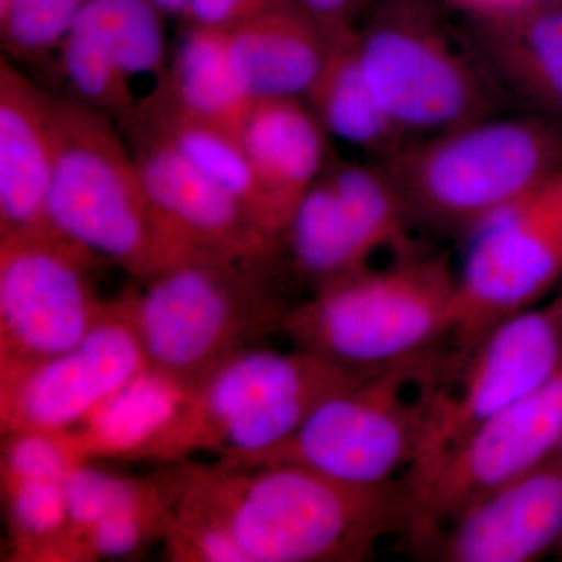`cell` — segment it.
<instances>
[{"mask_svg": "<svg viewBox=\"0 0 562 562\" xmlns=\"http://www.w3.org/2000/svg\"><path fill=\"white\" fill-rule=\"evenodd\" d=\"M171 465L180 494L224 525L247 562H360L406 535L402 480L355 486L295 464Z\"/></svg>", "mask_w": 562, "mask_h": 562, "instance_id": "cell-1", "label": "cell"}, {"mask_svg": "<svg viewBox=\"0 0 562 562\" xmlns=\"http://www.w3.org/2000/svg\"><path fill=\"white\" fill-rule=\"evenodd\" d=\"M271 260L192 258L140 281L116 299L147 366L195 391L244 351L261 347L291 305Z\"/></svg>", "mask_w": 562, "mask_h": 562, "instance_id": "cell-2", "label": "cell"}, {"mask_svg": "<svg viewBox=\"0 0 562 562\" xmlns=\"http://www.w3.org/2000/svg\"><path fill=\"white\" fill-rule=\"evenodd\" d=\"M454 290L446 255L409 250L314 288L292 303L281 335L350 371H379L449 339Z\"/></svg>", "mask_w": 562, "mask_h": 562, "instance_id": "cell-3", "label": "cell"}, {"mask_svg": "<svg viewBox=\"0 0 562 562\" xmlns=\"http://www.w3.org/2000/svg\"><path fill=\"white\" fill-rule=\"evenodd\" d=\"M52 127L50 231L138 281L180 262L110 116L52 94Z\"/></svg>", "mask_w": 562, "mask_h": 562, "instance_id": "cell-4", "label": "cell"}, {"mask_svg": "<svg viewBox=\"0 0 562 562\" xmlns=\"http://www.w3.org/2000/svg\"><path fill=\"white\" fill-rule=\"evenodd\" d=\"M382 162L414 221L465 235L562 171V120L494 113L408 140Z\"/></svg>", "mask_w": 562, "mask_h": 562, "instance_id": "cell-5", "label": "cell"}, {"mask_svg": "<svg viewBox=\"0 0 562 562\" xmlns=\"http://www.w3.org/2000/svg\"><path fill=\"white\" fill-rule=\"evenodd\" d=\"M366 373L301 349L255 347L191 392L144 460L172 464L201 452L224 462L257 457L286 441L325 398Z\"/></svg>", "mask_w": 562, "mask_h": 562, "instance_id": "cell-6", "label": "cell"}, {"mask_svg": "<svg viewBox=\"0 0 562 562\" xmlns=\"http://www.w3.org/2000/svg\"><path fill=\"white\" fill-rule=\"evenodd\" d=\"M446 349L447 341L366 373L325 398L286 441L225 464L302 465L355 486L401 482L419 452Z\"/></svg>", "mask_w": 562, "mask_h": 562, "instance_id": "cell-7", "label": "cell"}, {"mask_svg": "<svg viewBox=\"0 0 562 562\" xmlns=\"http://www.w3.org/2000/svg\"><path fill=\"white\" fill-rule=\"evenodd\" d=\"M357 43L372 91L408 140L497 109L501 90L471 40H458L431 0H383Z\"/></svg>", "mask_w": 562, "mask_h": 562, "instance_id": "cell-8", "label": "cell"}, {"mask_svg": "<svg viewBox=\"0 0 562 562\" xmlns=\"http://www.w3.org/2000/svg\"><path fill=\"white\" fill-rule=\"evenodd\" d=\"M449 342L468 349L562 280V171L465 233Z\"/></svg>", "mask_w": 562, "mask_h": 562, "instance_id": "cell-9", "label": "cell"}, {"mask_svg": "<svg viewBox=\"0 0 562 562\" xmlns=\"http://www.w3.org/2000/svg\"><path fill=\"white\" fill-rule=\"evenodd\" d=\"M561 360L562 312L554 301L514 314L468 349L447 344L419 452L405 479L430 468L546 382Z\"/></svg>", "mask_w": 562, "mask_h": 562, "instance_id": "cell-10", "label": "cell"}, {"mask_svg": "<svg viewBox=\"0 0 562 562\" xmlns=\"http://www.w3.org/2000/svg\"><path fill=\"white\" fill-rule=\"evenodd\" d=\"M101 261L54 232L0 235V384L72 349L113 310L91 280Z\"/></svg>", "mask_w": 562, "mask_h": 562, "instance_id": "cell-11", "label": "cell"}, {"mask_svg": "<svg viewBox=\"0 0 562 562\" xmlns=\"http://www.w3.org/2000/svg\"><path fill=\"white\" fill-rule=\"evenodd\" d=\"M562 439V360L557 371L487 420L457 449L409 479L406 536L424 547L461 513L558 452Z\"/></svg>", "mask_w": 562, "mask_h": 562, "instance_id": "cell-12", "label": "cell"}, {"mask_svg": "<svg viewBox=\"0 0 562 562\" xmlns=\"http://www.w3.org/2000/svg\"><path fill=\"white\" fill-rule=\"evenodd\" d=\"M117 127L127 139L144 190L180 262L192 258L265 260L269 241L231 194L199 172L176 147L131 117Z\"/></svg>", "mask_w": 562, "mask_h": 562, "instance_id": "cell-13", "label": "cell"}, {"mask_svg": "<svg viewBox=\"0 0 562 562\" xmlns=\"http://www.w3.org/2000/svg\"><path fill=\"white\" fill-rule=\"evenodd\" d=\"M146 366L138 336L113 299L109 316L72 349L0 384L2 436L72 430Z\"/></svg>", "mask_w": 562, "mask_h": 562, "instance_id": "cell-14", "label": "cell"}, {"mask_svg": "<svg viewBox=\"0 0 562 562\" xmlns=\"http://www.w3.org/2000/svg\"><path fill=\"white\" fill-rule=\"evenodd\" d=\"M161 14L150 0H88L58 49L72 98L106 116L131 113L132 81L168 70Z\"/></svg>", "mask_w": 562, "mask_h": 562, "instance_id": "cell-15", "label": "cell"}, {"mask_svg": "<svg viewBox=\"0 0 562 562\" xmlns=\"http://www.w3.org/2000/svg\"><path fill=\"white\" fill-rule=\"evenodd\" d=\"M562 542V453L492 491L420 553L442 562H531Z\"/></svg>", "mask_w": 562, "mask_h": 562, "instance_id": "cell-16", "label": "cell"}, {"mask_svg": "<svg viewBox=\"0 0 562 562\" xmlns=\"http://www.w3.org/2000/svg\"><path fill=\"white\" fill-rule=\"evenodd\" d=\"M54 127L52 94L0 57V235L52 232L47 222Z\"/></svg>", "mask_w": 562, "mask_h": 562, "instance_id": "cell-17", "label": "cell"}, {"mask_svg": "<svg viewBox=\"0 0 562 562\" xmlns=\"http://www.w3.org/2000/svg\"><path fill=\"white\" fill-rule=\"evenodd\" d=\"M280 243L299 203L328 168V135L303 99H257L239 131Z\"/></svg>", "mask_w": 562, "mask_h": 562, "instance_id": "cell-18", "label": "cell"}, {"mask_svg": "<svg viewBox=\"0 0 562 562\" xmlns=\"http://www.w3.org/2000/svg\"><path fill=\"white\" fill-rule=\"evenodd\" d=\"M472 25L473 49L498 90L508 91L531 113L562 120L560 0H539Z\"/></svg>", "mask_w": 562, "mask_h": 562, "instance_id": "cell-19", "label": "cell"}, {"mask_svg": "<svg viewBox=\"0 0 562 562\" xmlns=\"http://www.w3.org/2000/svg\"><path fill=\"white\" fill-rule=\"evenodd\" d=\"M335 35L292 0H277L228 31V44L244 88L254 101L305 99Z\"/></svg>", "mask_w": 562, "mask_h": 562, "instance_id": "cell-20", "label": "cell"}, {"mask_svg": "<svg viewBox=\"0 0 562 562\" xmlns=\"http://www.w3.org/2000/svg\"><path fill=\"white\" fill-rule=\"evenodd\" d=\"M124 117L168 140L199 172L231 194L258 231L279 247L271 233L265 191L238 135L181 110L158 81Z\"/></svg>", "mask_w": 562, "mask_h": 562, "instance_id": "cell-21", "label": "cell"}, {"mask_svg": "<svg viewBox=\"0 0 562 562\" xmlns=\"http://www.w3.org/2000/svg\"><path fill=\"white\" fill-rule=\"evenodd\" d=\"M380 250L360 214L324 172L292 214L277 254L284 251L291 271L310 281L314 290L366 268Z\"/></svg>", "mask_w": 562, "mask_h": 562, "instance_id": "cell-22", "label": "cell"}, {"mask_svg": "<svg viewBox=\"0 0 562 562\" xmlns=\"http://www.w3.org/2000/svg\"><path fill=\"white\" fill-rule=\"evenodd\" d=\"M303 101L328 136L376 155L380 161L408 143L372 91L355 27L336 33L319 76Z\"/></svg>", "mask_w": 562, "mask_h": 562, "instance_id": "cell-23", "label": "cell"}, {"mask_svg": "<svg viewBox=\"0 0 562 562\" xmlns=\"http://www.w3.org/2000/svg\"><path fill=\"white\" fill-rule=\"evenodd\" d=\"M191 391L146 368L72 428L88 460H144L179 416Z\"/></svg>", "mask_w": 562, "mask_h": 562, "instance_id": "cell-24", "label": "cell"}, {"mask_svg": "<svg viewBox=\"0 0 562 562\" xmlns=\"http://www.w3.org/2000/svg\"><path fill=\"white\" fill-rule=\"evenodd\" d=\"M181 110L239 135L254 99L233 61L228 31L190 25L158 80Z\"/></svg>", "mask_w": 562, "mask_h": 562, "instance_id": "cell-25", "label": "cell"}, {"mask_svg": "<svg viewBox=\"0 0 562 562\" xmlns=\"http://www.w3.org/2000/svg\"><path fill=\"white\" fill-rule=\"evenodd\" d=\"M173 498L176 479L171 464L151 476H133L117 505L85 536L76 562L122 560L161 541Z\"/></svg>", "mask_w": 562, "mask_h": 562, "instance_id": "cell-26", "label": "cell"}, {"mask_svg": "<svg viewBox=\"0 0 562 562\" xmlns=\"http://www.w3.org/2000/svg\"><path fill=\"white\" fill-rule=\"evenodd\" d=\"M0 476L10 560L55 562L66 531L65 482Z\"/></svg>", "mask_w": 562, "mask_h": 562, "instance_id": "cell-27", "label": "cell"}, {"mask_svg": "<svg viewBox=\"0 0 562 562\" xmlns=\"http://www.w3.org/2000/svg\"><path fill=\"white\" fill-rule=\"evenodd\" d=\"M88 0H9L0 10L3 54L11 60H43L63 40Z\"/></svg>", "mask_w": 562, "mask_h": 562, "instance_id": "cell-28", "label": "cell"}, {"mask_svg": "<svg viewBox=\"0 0 562 562\" xmlns=\"http://www.w3.org/2000/svg\"><path fill=\"white\" fill-rule=\"evenodd\" d=\"M133 476L98 468L92 461L79 465L65 480L66 531L55 562H76L85 536L117 505Z\"/></svg>", "mask_w": 562, "mask_h": 562, "instance_id": "cell-29", "label": "cell"}, {"mask_svg": "<svg viewBox=\"0 0 562 562\" xmlns=\"http://www.w3.org/2000/svg\"><path fill=\"white\" fill-rule=\"evenodd\" d=\"M161 542L166 560L173 562H247L224 525L183 497L177 483Z\"/></svg>", "mask_w": 562, "mask_h": 562, "instance_id": "cell-30", "label": "cell"}, {"mask_svg": "<svg viewBox=\"0 0 562 562\" xmlns=\"http://www.w3.org/2000/svg\"><path fill=\"white\" fill-rule=\"evenodd\" d=\"M88 461L74 430L16 431L3 436L0 475L65 482Z\"/></svg>", "mask_w": 562, "mask_h": 562, "instance_id": "cell-31", "label": "cell"}, {"mask_svg": "<svg viewBox=\"0 0 562 562\" xmlns=\"http://www.w3.org/2000/svg\"><path fill=\"white\" fill-rule=\"evenodd\" d=\"M277 0H190L183 18L190 25L232 31Z\"/></svg>", "mask_w": 562, "mask_h": 562, "instance_id": "cell-32", "label": "cell"}, {"mask_svg": "<svg viewBox=\"0 0 562 562\" xmlns=\"http://www.w3.org/2000/svg\"><path fill=\"white\" fill-rule=\"evenodd\" d=\"M446 2L468 14L471 21H486L512 14L539 0H446Z\"/></svg>", "mask_w": 562, "mask_h": 562, "instance_id": "cell-33", "label": "cell"}, {"mask_svg": "<svg viewBox=\"0 0 562 562\" xmlns=\"http://www.w3.org/2000/svg\"><path fill=\"white\" fill-rule=\"evenodd\" d=\"M161 13L181 14L183 16L190 0H150Z\"/></svg>", "mask_w": 562, "mask_h": 562, "instance_id": "cell-34", "label": "cell"}, {"mask_svg": "<svg viewBox=\"0 0 562 562\" xmlns=\"http://www.w3.org/2000/svg\"><path fill=\"white\" fill-rule=\"evenodd\" d=\"M553 301L558 303V306H560L561 312H562V288H561L560 294H558L557 297L553 299Z\"/></svg>", "mask_w": 562, "mask_h": 562, "instance_id": "cell-35", "label": "cell"}, {"mask_svg": "<svg viewBox=\"0 0 562 562\" xmlns=\"http://www.w3.org/2000/svg\"><path fill=\"white\" fill-rule=\"evenodd\" d=\"M560 557V560L562 561V542L560 543V547H558L557 552H554Z\"/></svg>", "mask_w": 562, "mask_h": 562, "instance_id": "cell-36", "label": "cell"}, {"mask_svg": "<svg viewBox=\"0 0 562 562\" xmlns=\"http://www.w3.org/2000/svg\"><path fill=\"white\" fill-rule=\"evenodd\" d=\"M558 452L562 453V439H561V442H560V447H558Z\"/></svg>", "mask_w": 562, "mask_h": 562, "instance_id": "cell-37", "label": "cell"}, {"mask_svg": "<svg viewBox=\"0 0 562 562\" xmlns=\"http://www.w3.org/2000/svg\"><path fill=\"white\" fill-rule=\"evenodd\" d=\"M560 2L562 3V0H560Z\"/></svg>", "mask_w": 562, "mask_h": 562, "instance_id": "cell-38", "label": "cell"}]
</instances>
